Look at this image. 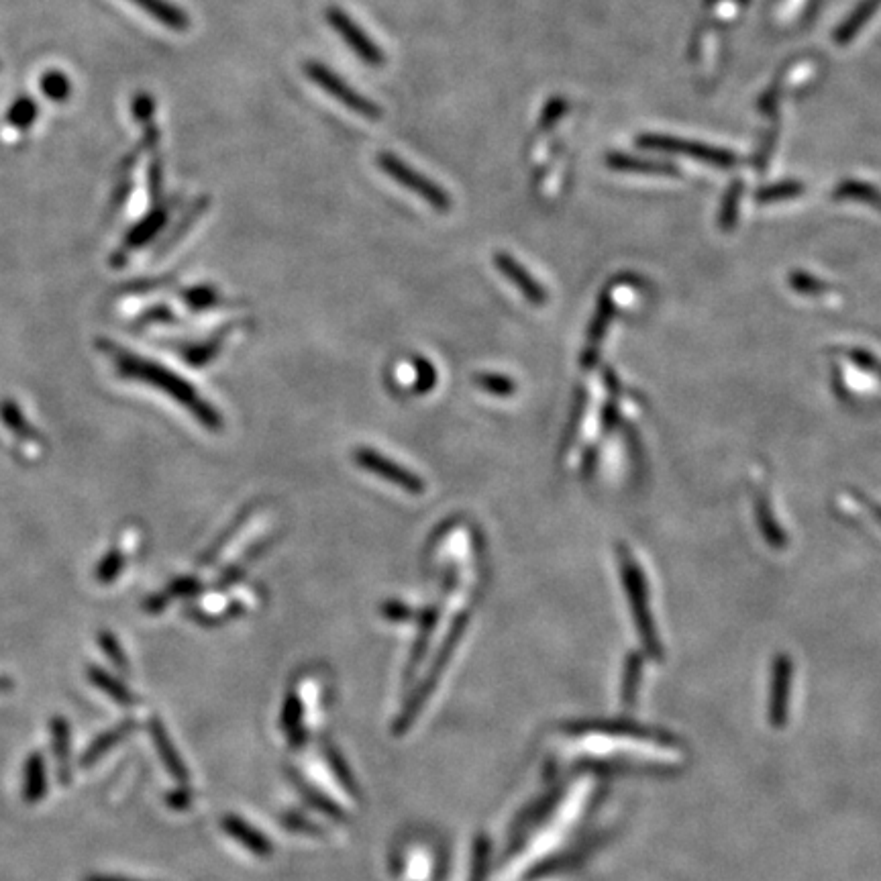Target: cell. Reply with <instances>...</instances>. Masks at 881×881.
I'll list each match as a JSON object with an SVG mask.
<instances>
[{"label": "cell", "mask_w": 881, "mask_h": 881, "mask_svg": "<svg viewBox=\"0 0 881 881\" xmlns=\"http://www.w3.org/2000/svg\"><path fill=\"white\" fill-rule=\"evenodd\" d=\"M115 359H117L119 372L125 378H135V380L147 382V384H151L155 388L164 390L168 396H172L174 400L182 402L206 429H211V431H221L223 429L221 414L209 402H206L204 398H200V394L184 378H180L172 370H168V368H164L160 364H155V361H149V359H143L139 355L119 351V349L115 351Z\"/></svg>", "instance_id": "6da1fadb"}, {"label": "cell", "mask_w": 881, "mask_h": 881, "mask_svg": "<svg viewBox=\"0 0 881 881\" xmlns=\"http://www.w3.org/2000/svg\"><path fill=\"white\" fill-rule=\"evenodd\" d=\"M302 70L310 82H315L321 90L331 94L337 102H341L343 107H347L355 115L370 119V121L382 119V107L378 105V102H374L366 94L357 92L353 86H349L341 76H337L325 64L315 62V60H306L302 64Z\"/></svg>", "instance_id": "7a4b0ae2"}, {"label": "cell", "mask_w": 881, "mask_h": 881, "mask_svg": "<svg viewBox=\"0 0 881 881\" xmlns=\"http://www.w3.org/2000/svg\"><path fill=\"white\" fill-rule=\"evenodd\" d=\"M618 561L620 567H623V580L627 586V594H629V602L635 614V623L639 625L641 637L645 647L653 653L659 655V641H657V633H655V625L653 618L649 614V604H647V586H645V578L641 574L639 563L631 557L627 547H618Z\"/></svg>", "instance_id": "3957f363"}, {"label": "cell", "mask_w": 881, "mask_h": 881, "mask_svg": "<svg viewBox=\"0 0 881 881\" xmlns=\"http://www.w3.org/2000/svg\"><path fill=\"white\" fill-rule=\"evenodd\" d=\"M378 166L394 182H398L406 190L414 192L419 198L429 202L433 209H437L441 213H447L451 209V196H449V192L445 188H441L439 184H435L425 174H421V172H417L414 168H410L408 164H404L400 158H396L394 153H388V151L380 153L378 155Z\"/></svg>", "instance_id": "277c9868"}, {"label": "cell", "mask_w": 881, "mask_h": 881, "mask_svg": "<svg viewBox=\"0 0 881 881\" xmlns=\"http://www.w3.org/2000/svg\"><path fill=\"white\" fill-rule=\"evenodd\" d=\"M325 19L329 21V25L337 31V35L349 45V49L361 62H366L372 68L384 66L386 56H384L382 47L364 29H361L343 9L329 7L325 11Z\"/></svg>", "instance_id": "5b68a950"}, {"label": "cell", "mask_w": 881, "mask_h": 881, "mask_svg": "<svg viewBox=\"0 0 881 881\" xmlns=\"http://www.w3.org/2000/svg\"><path fill=\"white\" fill-rule=\"evenodd\" d=\"M639 147L653 149V151H665V153H678V155H690V158L702 160L716 168H733L737 166V158L729 151L714 149L710 145H702L696 141H686L678 137H665V135H641L637 139Z\"/></svg>", "instance_id": "8992f818"}, {"label": "cell", "mask_w": 881, "mask_h": 881, "mask_svg": "<svg viewBox=\"0 0 881 881\" xmlns=\"http://www.w3.org/2000/svg\"><path fill=\"white\" fill-rule=\"evenodd\" d=\"M353 457H355V461L364 470H368V472H372V474H376V476H380V478L400 486L402 490H406L410 494H423L425 492V482L417 474H412L410 470L402 468V465L390 461L388 457H384L382 453H378L374 449L361 447V449H357L353 453Z\"/></svg>", "instance_id": "52a82bcc"}, {"label": "cell", "mask_w": 881, "mask_h": 881, "mask_svg": "<svg viewBox=\"0 0 881 881\" xmlns=\"http://www.w3.org/2000/svg\"><path fill=\"white\" fill-rule=\"evenodd\" d=\"M149 735L151 741L155 745V751H158L164 767L168 769V773L174 777L178 784H188V769L186 763L182 761L180 753L176 751V745L172 743L166 724L160 720V716H151L149 718Z\"/></svg>", "instance_id": "ba28073f"}, {"label": "cell", "mask_w": 881, "mask_h": 881, "mask_svg": "<svg viewBox=\"0 0 881 881\" xmlns=\"http://www.w3.org/2000/svg\"><path fill=\"white\" fill-rule=\"evenodd\" d=\"M494 264L518 290L523 292V296L529 302H533V304H545L547 302V298H549L547 290L521 264H518L512 255L500 251V253L494 255Z\"/></svg>", "instance_id": "9c48e42d"}, {"label": "cell", "mask_w": 881, "mask_h": 881, "mask_svg": "<svg viewBox=\"0 0 881 881\" xmlns=\"http://www.w3.org/2000/svg\"><path fill=\"white\" fill-rule=\"evenodd\" d=\"M139 729V722L133 718H127L123 722H119L117 727L105 731L102 735H98L82 753L80 757V767L82 769H90L94 763H98L102 757H105L111 749L119 747L125 739H129L135 731Z\"/></svg>", "instance_id": "30bf717a"}, {"label": "cell", "mask_w": 881, "mask_h": 881, "mask_svg": "<svg viewBox=\"0 0 881 881\" xmlns=\"http://www.w3.org/2000/svg\"><path fill=\"white\" fill-rule=\"evenodd\" d=\"M612 315H614V304H612L610 296L606 294V296L600 298L598 310H596L592 327H590V333H588V343H586V351H584V357H582V366L584 368H592L596 364L598 353H600V345H602V339H604V335L608 331Z\"/></svg>", "instance_id": "8fae6325"}, {"label": "cell", "mask_w": 881, "mask_h": 881, "mask_svg": "<svg viewBox=\"0 0 881 881\" xmlns=\"http://www.w3.org/2000/svg\"><path fill=\"white\" fill-rule=\"evenodd\" d=\"M51 747H54L56 763H58V780L62 786H68L72 782V767H70V722L64 716L51 718Z\"/></svg>", "instance_id": "7c38bea8"}, {"label": "cell", "mask_w": 881, "mask_h": 881, "mask_svg": "<svg viewBox=\"0 0 881 881\" xmlns=\"http://www.w3.org/2000/svg\"><path fill=\"white\" fill-rule=\"evenodd\" d=\"M151 19L166 25L172 31H186L190 27V17L180 7L172 5L170 0H129Z\"/></svg>", "instance_id": "4fadbf2b"}, {"label": "cell", "mask_w": 881, "mask_h": 881, "mask_svg": "<svg viewBox=\"0 0 881 881\" xmlns=\"http://www.w3.org/2000/svg\"><path fill=\"white\" fill-rule=\"evenodd\" d=\"M168 217H170V206L168 204H160V206H155V209L149 213V215H145L131 231H129V235L125 237V249H139V247H143L145 243H149L155 235H158L164 227H166V223H168Z\"/></svg>", "instance_id": "5bb4252c"}, {"label": "cell", "mask_w": 881, "mask_h": 881, "mask_svg": "<svg viewBox=\"0 0 881 881\" xmlns=\"http://www.w3.org/2000/svg\"><path fill=\"white\" fill-rule=\"evenodd\" d=\"M606 166L616 172H631V174H661V176L678 174L676 166L665 164V162H655V160H645V158H635V155H629V153H608Z\"/></svg>", "instance_id": "9a60e30c"}, {"label": "cell", "mask_w": 881, "mask_h": 881, "mask_svg": "<svg viewBox=\"0 0 881 881\" xmlns=\"http://www.w3.org/2000/svg\"><path fill=\"white\" fill-rule=\"evenodd\" d=\"M47 794V769L41 753H31L25 763L23 800L27 804H39Z\"/></svg>", "instance_id": "2e32d148"}, {"label": "cell", "mask_w": 881, "mask_h": 881, "mask_svg": "<svg viewBox=\"0 0 881 881\" xmlns=\"http://www.w3.org/2000/svg\"><path fill=\"white\" fill-rule=\"evenodd\" d=\"M88 680L98 688V690H102L105 692L109 698H113L119 706H125V708H131V706H137L139 704V698L121 682V680H117L115 676H111L109 671H105L102 667H96V665H90L88 667Z\"/></svg>", "instance_id": "e0dca14e"}, {"label": "cell", "mask_w": 881, "mask_h": 881, "mask_svg": "<svg viewBox=\"0 0 881 881\" xmlns=\"http://www.w3.org/2000/svg\"><path fill=\"white\" fill-rule=\"evenodd\" d=\"M755 512H757V523H759V529H761L765 541L773 549H784L788 545L786 533L777 527L775 518L771 514V508H769V500L761 492H757V496H755Z\"/></svg>", "instance_id": "ac0fdd59"}, {"label": "cell", "mask_w": 881, "mask_h": 881, "mask_svg": "<svg viewBox=\"0 0 881 881\" xmlns=\"http://www.w3.org/2000/svg\"><path fill=\"white\" fill-rule=\"evenodd\" d=\"M39 88L43 92V96L51 102H66L72 94V84L70 78L60 72V70H49L41 76L39 80Z\"/></svg>", "instance_id": "d6986e66"}, {"label": "cell", "mask_w": 881, "mask_h": 881, "mask_svg": "<svg viewBox=\"0 0 881 881\" xmlns=\"http://www.w3.org/2000/svg\"><path fill=\"white\" fill-rule=\"evenodd\" d=\"M879 5H881V0H863V5L857 7L855 13L847 19V23L841 25V29L837 31V41L839 43L851 41L861 31V27L873 17V13L877 11Z\"/></svg>", "instance_id": "ffe728a7"}, {"label": "cell", "mask_w": 881, "mask_h": 881, "mask_svg": "<svg viewBox=\"0 0 881 881\" xmlns=\"http://www.w3.org/2000/svg\"><path fill=\"white\" fill-rule=\"evenodd\" d=\"M37 115H39L37 102L31 96H19L13 102V105L9 107L7 121H9L11 127H15L19 131H25V129H29L37 121Z\"/></svg>", "instance_id": "44dd1931"}, {"label": "cell", "mask_w": 881, "mask_h": 881, "mask_svg": "<svg viewBox=\"0 0 881 881\" xmlns=\"http://www.w3.org/2000/svg\"><path fill=\"white\" fill-rule=\"evenodd\" d=\"M223 826H225V831L229 833V835H233L237 841H241V843H245L251 851H255V853H268V843L264 841V837H259L253 828H249L245 822H241L239 818H235V816H227L225 820H223Z\"/></svg>", "instance_id": "7402d4cb"}, {"label": "cell", "mask_w": 881, "mask_h": 881, "mask_svg": "<svg viewBox=\"0 0 881 881\" xmlns=\"http://www.w3.org/2000/svg\"><path fill=\"white\" fill-rule=\"evenodd\" d=\"M209 202H211L209 198L202 196V198H198V200L190 206V211H188V213L184 215V219L176 225V231H174V233L166 239V243L162 245V249H160L162 253H166L170 247H174V243H176L178 239H182V237L186 235V231L192 227V223L198 221V219L202 217V213H204L206 209H209Z\"/></svg>", "instance_id": "603a6c76"}, {"label": "cell", "mask_w": 881, "mask_h": 881, "mask_svg": "<svg viewBox=\"0 0 881 881\" xmlns=\"http://www.w3.org/2000/svg\"><path fill=\"white\" fill-rule=\"evenodd\" d=\"M837 198H851V200H861L867 202L875 209H881V192L867 186V184H859V182H845L839 186L837 190Z\"/></svg>", "instance_id": "cb8c5ba5"}, {"label": "cell", "mask_w": 881, "mask_h": 881, "mask_svg": "<svg viewBox=\"0 0 881 881\" xmlns=\"http://www.w3.org/2000/svg\"><path fill=\"white\" fill-rule=\"evenodd\" d=\"M98 643H100L102 651L107 653V657L111 659V663H113L117 669H121V671H125V673L129 671V661H127V657H125V651H123L121 643L117 641V637H115L113 633L102 631V633L98 635Z\"/></svg>", "instance_id": "d4e9b609"}, {"label": "cell", "mask_w": 881, "mask_h": 881, "mask_svg": "<svg viewBox=\"0 0 881 881\" xmlns=\"http://www.w3.org/2000/svg\"><path fill=\"white\" fill-rule=\"evenodd\" d=\"M476 384L480 388H484L486 392L496 394V396H512L514 390H516L514 382L510 378H506V376H500V374H480L476 378Z\"/></svg>", "instance_id": "484cf974"}, {"label": "cell", "mask_w": 881, "mask_h": 881, "mask_svg": "<svg viewBox=\"0 0 881 881\" xmlns=\"http://www.w3.org/2000/svg\"><path fill=\"white\" fill-rule=\"evenodd\" d=\"M123 565H125V557L119 551H111L105 559H102V563L98 565L96 578L102 584H111V582H115L119 578Z\"/></svg>", "instance_id": "4316f807"}, {"label": "cell", "mask_w": 881, "mask_h": 881, "mask_svg": "<svg viewBox=\"0 0 881 881\" xmlns=\"http://www.w3.org/2000/svg\"><path fill=\"white\" fill-rule=\"evenodd\" d=\"M153 113H155L153 96H151V94H145V92H139V94L133 98V115H135V119H137L141 125H151Z\"/></svg>", "instance_id": "83f0119b"}, {"label": "cell", "mask_w": 881, "mask_h": 881, "mask_svg": "<svg viewBox=\"0 0 881 881\" xmlns=\"http://www.w3.org/2000/svg\"><path fill=\"white\" fill-rule=\"evenodd\" d=\"M184 298L188 300V304L192 308H206V306H213L217 302V290H213L209 286H198V288L188 290L184 294Z\"/></svg>", "instance_id": "f1b7e54d"}, {"label": "cell", "mask_w": 881, "mask_h": 881, "mask_svg": "<svg viewBox=\"0 0 881 881\" xmlns=\"http://www.w3.org/2000/svg\"><path fill=\"white\" fill-rule=\"evenodd\" d=\"M790 284H792V288L796 292H802V294H808V296H816V294L826 290V286L820 280H816V278H812L808 274H798V272L792 274Z\"/></svg>", "instance_id": "f546056e"}, {"label": "cell", "mask_w": 881, "mask_h": 881, "mask_svg": "<svg viewBox=\"0 0 881 881\" xmlns=\"http://www.w3.org/2000/svg\"><path fill=\"white\" fill-rule=\"evenodd\" d=\"M802 190L804 188L800 184H780V186L761 190L759 192V200L761 202H773V200H782V198H794Z\"/></svg>", "instance_id": "4dcf8cb0"}, {"label": "cell", "mask_w": 881, "mask_h": 881, "mask_svg": "<svg viewBox=\"0 0 881 881\" xmlns=\"http://www.w3.org/2000/svg\"><path fill=\"white\" fill-rule=\"evenodd\" d=\"M3 419H5V423H7L13 431H17L19 435H31V429L27 427V421L23 419V414H21V410H19L17 406H13V404H5V406H3Z\"/></svg>", "instance_id": "1f68e13d"}, {"label": "cell", "mask_w": 881, "mask_h": 881, "mask_svg": "<svg viewBox=\"0 0 881 881\" xmlns=\"http://www.w3.org/2000/svg\"><path fill=\"white\" fill-rule=\"evenodd\" d=\"M147 178H149V192H151L153 200L162 198V192H164V166H162L160 160H153V164L149 166Z\"/></svg>", "instance_id": "d6a6232c"}, {"label": "cell", "mask_w": 881, "mask_h": 881, "mask_svg": "<svg viewBox=\"0 0 881 881\" xmlns=\"http://www.w3.org/2000/svg\"><path fill=\"white\" fill-rule=\"evenodd\" d=\"M565 109H567V105H565V100H563V98H553V100L549 102V105H547L545 113H543L541 127L547 129L549 125H553L557 119H561V115L565 113Z\"/></svg>", "instance_id": "836d02e7"}, {"label": "cell", "mask_w": 881, "mask_h": 881, "mask_svg": "<svg viewBox=\"0 0 881 881\" xmlns=\"http://www.w3.org/2000/svg\"><path fill=\"white\" fill-rule=\"evenodd\" d=\"M166 802L174 810H186L192 804V794L186 788H178L166 796Z\"/></svg>", "instance_id": "e575fe53"}, {"label": "cell", "mask_w": 881, "mask_h": 881, "mask_svg": "<svg viewBox=\"0 0 881 881\" xmlns=\"http://www.w3.org/2000/svg\"><path fill=\"white\" fill-rule=\"evenodd\" d=\"M170 592L176 596H194L198 592V582L192 578H180L170 586Z\"/></svg>", "instance_id": "d590c367"}, {"label": "cell", "mask_w": 881, "mask_h": 881, "mask_svg": "<svg viewBox=\"0 0 881 881\" xmlns=\"http://www.w3.org/2000/svg\"><path fill=\"white\" fill-rule=\"evenodd\" d=\"M168 606V598L164 596V594H158V596H151L149 600H145V610L147 612H151V614H158V612H162L164 608Z\"/></svg>", "instance_id": "8d00e7d4"}, {"label": "cell", "mask_w": 881, "mask_h": 881, "mask_svg": "<svg viewBox=\"0 0 881 881\" xmlns=\"http://www.w3.org/2000/svg\"><path fill=\"white\" fill-rule=\"evenodd\" d=\"M851 357H853L855 364H857L859 368H863V370H875V368H877L875 359H873L869 353H865V351H853Z\"/></svg>", "instance_id": "74e56055"}, {"label": "cell", "mask_w": 881, "mask_h": 881, "mask_svg": "<svg viewBox=\"0 0 881 881\" xmlns=\"http://www.w3.org/2000/svg\"><path fill=\"white\" fill-rule=\"evenodd\" d=\"M84 881H135V879L117 877V875H88Z\"/></svg>", "instance_id": "f35d334b"}, {"label": "cell", "mask_w": 881, "mask_h": 881, "mask_svg": "<svg viewBox=\"0 0 881 881\" xmlns=\"http://www.w3.org/2000/svg\"><path fill=\"white\" fill-rule=\"evenodd\" d=\"M13 690V682L9 678H0V692H11Z\"/></svg>", "instance_id": "ab89813d"}, {"label": "cell", "mask_w": 881, "mask_h": 881, "mask_svg": "<svg viewBox=\"0 0 881 881\" xmlns=\"http://www.w3.org/2000/svg\"><path fill=\"white\" fill-rule=\"evenodd\" d=\"M869 506H871V512L875 514V518H877V521L881 523V506H879V504H869Z\"/></svg>", "instance_id": "60d3db41"}]
</instances>
